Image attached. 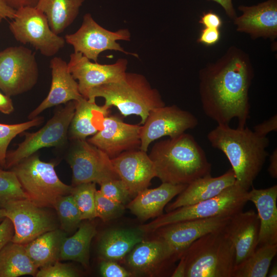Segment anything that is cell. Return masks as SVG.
I'll use <instances>...</instances> for the list:
<instances>
[{
	"mask_svg": "<svg viewBox=\"0 0 277 277\" xmlns=\"http://www.w3.org/2000/svg\"><path fill=\"white\" fill-rule=\"evenodd\" d=\"M253 77L247 55L235 47L200 72L199 92L205 114L217 125L233 118L244 127L249 118L248 91Z\"/></svg>",
	"mask_w": 277,
	"mask_h": 277,
	"instance_id": "cell-1",
	"label": "cell"
},
{
	"mask_svg": "<svg viewBox=\"0 0 277 277\" xmlns=\"http://www.w3.org/2000/svg\"><path fill=\"white\" fill-rule=\"evenodd\" d=\"M207 139L212 147L223 152L228 159L236 183L248 191L268 155V137L258 135L246 126L232 128L221 124L208 133Z\"/></svg>",
	"mask_w": 277,
	"mask_h": 277,
	"instance_id": "cell-2",
	"label": "cell"
},
{
	"mask_svg": "<svg viewBox=\"0 0 277 277\" xmlns=\"http://www.w3.org/2000/svg\"><path fill=\"white\" fill-rule=\"evenodd\" d=\"M162 183L189 184L211 174V164L202 147L190 134L155 143L148 154Z\"/></svg>",
	"mask_w": 277,
	"mask_h": 277,
	"instance_id": "cell-3",
	"label": "cell"
},
{
	"mask_svg": "<svg viewBox=\"0 0 277 277\" xmlns=\"http://www.w3.org/2000/svg\"><path fill=\"white\" fill-rule=\"evenodd\" d=\"M103 97L106 106L116 107L124 116H139L141 124L149 112L165 104L157 90L151 87L142 74L126 72L119 81L103 84L91 89L85 98L91 102Z\"/></svg>",
	"mask_w": 277,
	"mask_h": 277,
	"instance_id": "cell-4",
	"label": "cell"
},
{
	"mask_svg": "<svg viewBox=\"0 0 277 277\" xmlns=\"http://www.w3.org/2000/svg\"><path fill=\"white\" fill-rule=\"evenodd\" d=\"M223 228L201 236L184 251L185 277H232L235 250Z\"/></svg>",
	"mask_w": 277,
	"mask_h": 277,
	"instance_id": "cell-5",
	"label": "cell"
},
{
	"mask_svg": "<svg viewBox=\"0 0 277 277\" xmlns=\"http://www.w3.org/2000/svg\"><path fill=\"white\" fill-rule=\"evenodd\" d=\"M249 201L248 191L236 182L219 195L196 204L183 206L162 214L154 220L138 227L145 233L173 223L219 216H231L243 210Z\"/></svg>",
	"mask_w": 277,
	"mask_h": 277,
	"instance_id": "cell-6",
	"label": "cell"
},
{
	"mask_svg": "<svg viewBox=\"0 0 277 277\" xmlns=\"http://www.w3.org/2000/svg\"><path fill=\"white\" fill-rule=\"evenodd\" d=\"M55 163L45 162L34 153L11 168L28 199L43 208H53L57 199L71 194L73 186L58 178Z\"/></svg>",
	"mask_w": 277,
	"mask_h": 277,
	"instance_id": "cell-7",
	"label": "cell"
},
{
	"mask_svg": "<svg viewBox=\"0 0 277 277\" xmlns=\"http://www.w3.org/2000/svg\"><path fill=\"white\" fill-rule=\"evenodd\" d=\"M75 107V101L67 103L39 130L33 133L25 132L24 140L15 149L7 151L4 168H12L41 148L63 145L67 139Z\"/></svg>",
	"mask_w": 277,
	"mask_h": 277,
	"instance_id": "cell-8",
	"label": "cell"
},
{
	"mask_svg": "<svg viewBox=\"0 0 277 277\" xmlns=\"http://www.w3.org/2000/svg\"><path fill=\"white\" fill-rule=\"evenodd\" d=\"M9 27L16 41L31 45L46 56L55 55L66 43L64 38L53 32L46 15L35 7L16 10Z\"/></svg>",
	"mask_w": 277,
	"mask_h": 277,
	"instance_id": "cell-9",
	"label": "cell"
},
{
	"mask_svg": "<svg viewBox=\"0 0 277 277\" xmlns=\"http://www.w3.org/2000/svg\"><path fill=\"white\" fill-rule=\"evenodd\" d=\"M39 75L35 55L23 46L0 51V89L9 97L30 90Z\"/></svg>",
	"mask_w": 277,
	"mask_h": 277,
	"instance_id": "cell-10",
	"label": "cell"
},
{
	"mask_svg": "<svg viewBox=\"0 0 277 277\" xmlns=\"http://www.w3.org/2000/svg\"><path fill=\"white\" fill-rule=\"evenodd\" d=\"M130 37L127 29L108 30L95 22L90 13H86L80 28L73 33L67 34L64 38L73 47L74 52L81 53L90 61L97 62L100 54L106 50L120 51L138 57L137 54L125 51L116 42L129 41Z\"/></svg>",
	"mask_w": 277,
	"mask_h": 277,
	"instance_id": "cell-11",
	"label": "cell"
},
{
	"mask_svg": "<svg viewBox=\"0 0 277 277\" xmlns=\"http://www.w3.org/2000/svg\"><path fill=\"white\" fill-rule=\"evenodd\" d=\"M75 141L67 159L72 171V186L90 182L100 185L107 181L120 179L106 153L86 139Z\"/></svg>",
	"mask_w": 277,
	"mask_h": 277,
	"instance_id": "cell-12",
	"label": "cell"
},
{
	"mask_svg": "<svg viewBox=\"0 0 277 277\" xmlns=\"http://www.w3.org/2000/svg\"><path fill=\"white\" fill-rule=\"evenodd\" d=\"M29 199L8 202L4 207L6 217L12 223L14 233L11 241L25 245L43 233L57 229V223L50 212Z\"/></svg>",
	"mask_w": 277,
	"mask_h": 277,
	"instance_id": "cell-13",
	"label": "cell"
},
{
	"mask_svg": "<svg viewBox=\"0 0 277 277\" xmlns=\"http://www.w3.org/2000/svg\"><path fill=\"white\" fill-rule=\"evenodd\" d=\"M198 123L194 115L176 105L155 108L149 112L141 126L140 149L147 152L153 141L166 136L169 138L178 136L196 127Z\"/></svg>",
	"mask_w": 277,
	"mask_h": 277,
	"instance_id": "cell-14",
	"label": "cell"
},
{
	"mask_svg": "<svg viewBox=\"0 0 277 277\" xmlns=\"http://www.w3.org/2000/svg\"><path fill=\"white\" fill-rule=\"evenodd\" d=\"M67 64L70 72L78 81L80 93L85 98L91 89L122 79L126 72L128 61L126 58H119L112 64H101L92 62L81 53L74 52L70 55Z\"/></svg>",
	"mask_w": 277,
	"mask_h": 277,
	"instance_id": "cell-15",
	"label": "cell"
},
{
	"mask_svg": "<svg viewBox=\"0 0 277 277\" xmlns=\"http://www.w3.org/2000/svg\"><path fill=\"white\" fill-rule=\"evenodd\" d=\"M141 128L118 116L107 115L103 119L102 129L87 141L112 159L123 152L140 149Z\"/></svg>",
	"mask_w": 277,
	"mask_h": 277,
	"instance_id": "cell-16",
	"label": "cell"
},
{
	"mask_svg": "<svg viewBox=\"0 0 277 277\" xmlns=\"http://www.w3.org/2000/svg\"><path fill=\"white\" fill-rule=\"evenodd\" d=\"M231 216H219L185 221L163 226L156 231L157 237L180 259L193 242L204 235L224 227Z\"/></svg>",
	"mask_w": 277,
	"mask_h": 277,
	"instance_id": "cell-17",
	"label": "cell"
},
{
	"mask_svg": "<svg viewBox=\"0 0 277 277\" xmlns=\"http://www.w3.org/2000/svg\"><path fill=\"white\" fill-rule=\"evenodd\" d=\"M111 161L120 179L133 199L147 188L152 179L156 177L155 168L149 155L140 149L123 152Z\"/></svg>",
	"mask_w": 277,
	"mask_h": 277,
	"instance_id": "cell-18",
	"label": "cell"
},
{
	"mask_svg": "<svg viewBox=\"0 0 277 277\" xmlns=\"http://www.w3.org/2000/svg\"><path fill=\"white\" fill-rule=\"evenodd\" d=\"M260 221L253 210L232 215L223 230L235 250V267L243 263L258 246ZM234 267V268H235Z\"/></svg>",
	"mask_w": 277,
	"mask_h": 277,
	"instance_id": "cell-19",
	"label": "cell"
},
{
	"mask_svg": "<svg viewBox=\"0 0 277 277\" xmlns=\"http://www.w3.org/2000/svg\"><path fill=\"white\" fill-rule=\"evenodd\" d=\"M51 84L48 94L42 102L29 115L30 120L37 116L50 107L70 101H76L83 96L80 92L78 83L70 72L67 63L59 57L50 61Z\"/></svg>",
	"mask_w": 277,
	"mask_h": 277,
	"instance_id": "cell-20",
	"label": "cell"
},
{
	"mask_svg": "<svg viewBox=\"0 0 277 277\" xmlns=\"http://www.w3.org/2000/svg\"><path fill=\"white\" fill-rule=\"evenodd\" d=\"M177 259L160 238L142 241L127 255L126 263L134 273L150 274L159 272Z\"/></svg>",
	"mask_w": 277,
	"mask_h": 277,
	"instance_id": "cell-21",
	"label": "cell"
},
{
	"mask_svg": "<svg viewBox=\"0 0 277 277\" xmlns=\"http://www.w3.org/2000/svg\"><path fill=\"white\" fill-rule=\"evenodd\" d=\"M239 9L242 14L234 19L238 31L249 33L254 38L276 37L277 0L252 6H240Z\"/></svg>",
	"mask_w": 277,
	"mask_h": 277,
	"instance_id": "cell-22",
	"label": "cell"
},
{
	"mask_svg": "<svg viewBox=\"0 0 277 277\" xmlns=\"http://www.w3.org/2000/svg\"><path fill=\"white\" fill-rule=\"evenodd\" d=\"M235 182L231 168L219 176L212 177L209 174L197 179L187 185L176 200L168 205L166 210L169 212L212 198L234 184Z\"/></svg>",
	"mask_w": 277,
	"mask_h": 277,
	"instance_id": "cell-23",
	"label": "cell"
},
{
	"mask_svg": "<svg viewBox=\"0 0 277 277\" xmlns=\"http://www.w3.org/2000/svg\"><path fill=\"white\" fill-rule=\"evenodd\" d=\"M187 186L162 183L156 188H146L128 203L127 208L141 221L157 217L163 214V209L168 202Z\"/></svg>",
	"mask_w": 277,
	"mask_h": 277,
	"instance_id": "cell-24",
	"label": "cell"
},
{
	"mask_svg": "<svg viewBox=\"0 0 277 277\" xmlns=\"http://www.w3.org/2000/svg\"><path fill=\"white\" fill-rule=\"evenodd\" d=\"M248 193L249 201L254 204L260 221L258 246L277 244V185L253 188Z\"/></svg>",
	"mask_w": 277,
	"mask_h": 277,
	"instance_id": "cell-25",
	"label": "cell"
},
{
	"mask_svg": "<svg viewBox=\"0 0 277 277\" xmlns=\"http://www.w3.org/2000/svg\"><path fill=\"white\" fill-rule=\"evenodd\" d=\"M74 113L69 127L70 138L73 140H85L93 135L102 128L104 117L108 115L110 108L105 105L99 106L81 97L75 101Z\"/></svg>",
	"mask_w": 277,
	"mask_h": 277,
	"instance_id": "cell-26",
	"label": "cell"
},
{
	"mask_svg": "<svg viewBox=\"0 0 277 277\" xmlns=\"http://www.w3.org/2000/svg\"><path fill=\"white\" fill-rule=\"evenodd\" d=\"M145 233L138 227L108 230L100 240L98 255L104 260H121L136 244L143 241Z\"/></svg>",
	"mask_w": 277,
	"mask_h": 277,
	"instance_id": "cell-27",
	"label": "cell"
},
{
	"mask_svg": "<svg viewBox=\"0 0 277 277\" xmlns=\"http://www.w3.org/2000/svg\"><path fill=\"white\" fill-rule=\"evenodd\" d=\"M67 234L57 228L43 233L25 245L28 255L38 268L60 261L62 244Z\"/></svg>",
	"mask_w": 277,
	"mask_h": 277,
	"instance_id": "cell-28",
	"label": "cell"
},
{
	"mask_svg": "<svg viewBox=\"0 0 277 277\" xmlns=\"http://www.w3.org/2000/svg\"><path fill=\"white\" fill-rule=\"evenodd\" d=\"M85 0H39L36 8L46 15L51 30L59 35L75 19Z\"/></svg>",
	"mask_w": 277,
	"mask_h": 277,
	"instance_id": "cell-29",
	"label": "cell"
},
{
	"mask_svg": "<svg viewBox=\"0 0 277 277\" xmlns=\"http://www.w3.org/2000/svg\"><path fill=\"white\" fill-rule=\"evenodd\" d=\"M38 269L25 245L10 241L0 250V277L35 276Z\"/></svg>",
	"mask_w": 277,
	"mask_h": 277,
	"instance_id": "cell-30",
	"label": "cell"
},
{
	"mask_svg": "<svg viewBox=\"0 0 277 277\" xmlns=\"http://www.w3.org/2000/svg\"><path fill=\"white\" fill-rule=\"evenodd\" d=\"M96 233V225L93 223H81L73 235L63 240L60 260L74 261L87 268L91 242Z\"/></svg>",
	"mask_w": 277,
	"mask_h": 277,
	"instance_id": "cell-31",
	"label": "cell"
},
{
	"mask_svg": "<svg viewBox=\"0 0 277 277\" xmlns=\"http://www.w3.org/2000/svg\"><path fill=\"white\" fill-rule=\"evenodd\" d=\"M253 253L236 266L232 277H266L277 253V244L259 246Z\"/></svg>",
	"mask_w": 277,
	"mask_h": 277,
	"instance_id": "cell-32",
	"label": "cell"
},
{
	"mask_svg": "<svg viewBox=\"0 0 277 277\" xmlns=\"http://www.w3.org/2000/svg\"><path fill=\"white\" fill-rule=\"evenodd\" d=\"M54 208L56 211L62 230L68 233L78 228L83 220L71 194L59 197Z\"/></svg>",
	"mask_w": 277,
	"mask_h": 277,
	"instance_id": "cell-33",
	"label": "cell"
},
{
	"mask_svg": "<svg viewBox=\"0 0 277 277\" xmlns=\"http://www.w3.org/2000/svg\"><path fill=\"white\" fill-rule=\"evenodd\" d=\"M96 183H82L73 186L71 194L82 220H92L96 217L95 194Z\"/></svg>",
	"mask_w": 277,
	"mask_h": 277,
	"instance_id": "cell-34",
	"label": "cell"
},
{
	"mask_svg": "<svg viewBox=\"0 0 277 277\" xmlns=\"http://www.w3.org/2000/svg\"><path fill=\"white\" fill-rule=\"evenodd\" d=\"M43 116H36L29 121L15 124L0 123V164L4 168L7 148L11 141L18 134L27 129L41 125Z\"/></svg>",
	"mask_w": 277,
	"mask_h": 277,
	"instance_id": "cell-35",
	"label": "cell"
},
{
	"mask_svg": "<svg viewBox=\"0 0 277 277\" xmlns=\"http://www.w3.org/2000/svg\"><path fill=\"white\" fill-rule=\"evenodd\" d=\"M28 199L13 171L0 168V209L10 201Z\"/></svg>",
	"mask_w": 277,
	"mask_h": 277,
	"instance_id": "cell-36",
	"label": "cell"
},
{
	"mask_svg": "<svg viewBox=\"0 0 277 277\" xmlns=\"http://www.w3.org/2000/svg\"><path fill=\"white\" fill-rule=\"evenodd\" d=\"M95 201L96 217L104 222L118 218L125 212L124 205L105 196L100 190L95 192Z\"/></svg>",
	"mask_w": 277,
	"mask_h": 277,
	"instance_id": "cell-37",
	"label": "cell"
},
{
	"mask_svg": "<svg viewBox=\"0 0 277 277\" xmlns=\"http://www.w3.org/2000/svg\"><path fill=\"white\" fill-rule=\"evenodd\" d=\"M100 185L101 192L112 201L125 205L133 199L126 186L120 179L107 181Z\"/></svg>",
	"mask_w": 277,
	"mask_h": 277,
	"instance_id": "cell-38",
	"label": "cell"
},
{
	"mask_svg": "<svg viewBox=\"0 0 277 277\" xmlns=\"http://www.w3.org/2000/svg\"><path fill=\"white\" fill-rule=\"evenodd\" d=\"M77 271L70 265L57 261L51 264L40 268L36 277H75Z\"/></svg>",
	"mask_w": 277,
	"mask_h": 277,
	"instance_id": "cell-39",
	"label": "cell"
},
{
	"mask_svg": "<svg viewBox=\"0 0 277 277\" xmlns=\"http://www.w3.org/2000/svg\"><path fill=\"white\" fill-rule=\"evenodd\" d=\"M101 275L103 277H129L132 273L118 264L116 261L102 260L100 266Z\"/></svg>",
	"mask_w": 277,
	"mask_h": 277,
	"instance_id": "cell-40",
	"label": "cell"
},
{
	"mask_svg": "<svg viewBox=\"0 0 277 277\" xmlns=\"http://www.w3.org/2000/svg\"><path fill=\"white\" fill-rule=\"evenodd\" d=\"M14 233L12 222L6 217L0 223V250L11 241Z\"/></svg>",
	"mask_w": 277,
	"mask_h": 277,
	"instance_id": "cell-41",
	"label": "cell"
},
{
	"mask_svg": "<svg viewBox=\"0 0 277 277\" xmlns=\"http://www.w3.org/2000/svg\"><path fill=\"white\" fill-rule=\"evenodd\" d=\"M253 131L258 135L267 136L270 132L277 131V114H275L269 119L255 125Z\"/></svg>",
	"mask_w": 277,
	"mask_h": 277,
	"instance_id": "cell-42",
	"label": "cell"
},
{
	"mask_svg": "<svg viewBox=\"0 0 277 277\" xmlns=\"http://www.w3.org/2000/svg\"><path fill=\"white\" fill-rule=\"evenodd\" d=\"M219 29L205 27L201 32L198 42L206 45H212L220 39Z\"/></svg>",
	"mask_w": 277,
	"mask_h": 277,
	"instance_id": "cell-43",
	"label": "cell"
},
{
	"mask_svg": "<svg viewBox=\"0 0 277 277\" xmlns=\"http://www.w3.org/2000/svg\"><path fill=\"white\" fill-rule=\"evenodd\" d=\"M199 23L205 27L219 29L222 25V21L217 14L208 12L203 14Z\"/></svg>",
	"mask_w": 277,
	"mask_h": 277,
	"instance_id": "cell-44",
	"label": "cell"
},
{
	"mask_svg": "<svg viewBox=\"0 0 277 277\" xmlns=\"http://www.w3.org/2000/svg\"><path fill=\"white\" fill-rule=\"evenodd\" d=\"M16 10L7 5L5 0H0V24L5 19H12Z\"/></svg>",
	"mask_w": 277,
	"mask_h": 277,
	"instance_id": "cell-45",
	"label": "cell"
},
{
	"mask_svg": "<svg viewBox=\"0 0 277 277\" xmlns=\"http://www.w3.org/2000/svg\"><path fill=\"white\" fill-rule=\"evenodd\" d=\"M14 111V107L10 97L0 92V112L10 114Z\"/></svg>",
	"mask_w": 277,
	"mask_h": 277,
	"instance_id": "cell-46",
	"label": "cell"
},
{
	"mask_svg": "<svg viewBox=\"0 0 277 277\" xmlns=\"http://www.w3.org/2000/svg\"><path fill=\"white\" fill-rule=\"evenodd\" d=\"M14 10L24 7H36L39 0H5Z\"/></svg>",
	"mask_w": 277,
	"mask_h": 277,
	"instance_id": "cell-47",
	"label": "cell"
},
{
	"mask_svg": "<svg viewBox=\"0 0 277 277\" xmlns=\"http://www.w3.org/2000/svg\"><path fill=\"white\" fill-rule=\"evenodd\" d=\"M268 171L270 176L273 179L277 177V150L275 148L269 157V165Z\"/></svg>",
	"mask_w": 277,
	"mask_h": 277,
	"instance_id": "cell-48",
	"label": "cell"
},
{
	"mask_svg": "<svg viewBox=\"0 0 277 277\" xmlns=\"http://www.w3.org/2000/svg\"><path fill=\"white\" fill-rule=\"evenodd\" d=\"M219 4L224 9L226 14L232 19H234L236 13L233 8L232 0H210Z\"/></svg>",
	"mask_w": 277,
	"mask_h": 277,
	"instance_id": "cell-49",
	"label": "cell"
},
{
	"mask_svg": "<svg viewBox=\"0 0 277 277\" xmlns=\"http://www.w3.org/2000/svg\"><path fill=\"white\" fill-rule=\"evenodd\" d=\"M180 259V263L171 274V276L172 277H185L186 270V261L183 255H182Z\"/></svg>",
	"mask_w": 277,
	"mask_h": 277,
	"instance_id": "cell-50",
	"label": "cell"
},
{
	"mask_svg": "<svg viewBox=\"0 0 277 277\" xmlns=\"http://www.w3.org/2000/svg\"><path fill=\"white\" fill-rule=\"evenodd\" d=\"M267 276L269 277H276L277 276V265L276 264H274L273 266L269 269Z\"/></svg>",
	"mask_w": 277,
	"mask_h": 277,
	"instance_id": "cell-51",
	"label": "cell"
},
{
	"mask_svg": "<svg viewBox=\"0 0 277 277\" xmlns=\"http://www.w3.org/2000/svg\"><path fill=\"white\" fill-rule=\"evenodd\" d=\"M6 217V212L4 209H0V223Z\"/></svg>",
	"mask_w": 277,
	"mask_h": 277,
	"instance_id": "cell-52",
	"label": "cell"
},
{
	"mask_svg": "<svg viewBox=\"0 0 277 277\" xmlns=\"http://www.w3.org/2000/svg\"><path fill=\"white\" fill-rule=\"evenodd\" d=\"M0 168H3L1 166V164H0Z\"/></svg>",
	"mask_w": 277,
	"mask_h": 277,
	"instance_id": "cell-53",
	"label": "cell"
}]
</instances>
